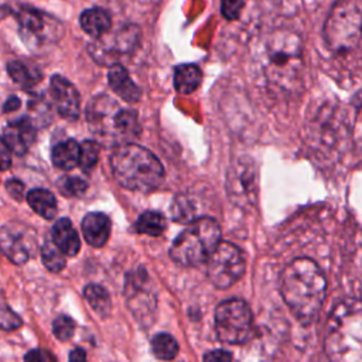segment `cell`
I'll use <instances>...</instances> for the list:
<instances>
[{
    "label": "cell",
    "instance_id": "obj_1",
    "mask_svg": "<svg viewBox=\"0 0 362 362\" xmlns=\"http://www.w3.org/2000/svg\"><path fill=\"white\" fill-rule=\"evenodd\" d=\"M280 293L291 314L301 324L308 325L321 311L327 294V280L313 259L297 257L281 272Z\"/></svg>",
    "mask_w": 362,
    "mask_h": 362
},
{
    "label": "cell",
    "instance_id": "obj_2",
    "mask_svg": "<svg viewBox=\"0 0 362 362\" xmlns=\"http://www.w3.org/2000/svg\"><path fill=\"white\" fill-rule=\"evenodd\" d=\"M110 167L122 187L137 192H151L164 180L160 160L150 150L134 143L117 146L110 157Z\"/></svg>",
    "mask_w": 362,
    "mask_h": 362
},
{
    "label": "cell",
    "instance_id": "obj_3",
    "mask_svg": "<svg viewBox=\"0 0 362 362\" xmlns=\"http://www.w3.org/2000/svg\"><path fill=\"white\" fill-rule=\"evenodd\" d=\"M90 130L107 143L124 144L140 134L137 112L124 109L107 95L95 96L86 107Z\"/></svg>",
    "mask_w": 362,
    "mask_h": 362
},
{
    "label": "cell",
    "instance_id": "obj_4",
    "mask_svg": "<svg viewBox=\"0 0 362 362\" xmlns=\"http://www.w3.org/2000/svg\"><path fill=\"white\" fill-rule=\"evenodd\" d=\"M221 243V228L212 218H199L181 232L171 245L170 256L181 266L206 263Z\"/></svg>",
    "mask_w": 362,
    "mask_h": 362
},
{
    "label": "cell",
    "instance_id": "obj_5",
    "mask_svg": "<svg viewBox=\"0 0 362 362\" xmlns=\"http://www.w3.org/2000/svg\"><path fill=\"white\" fill-rule=\"evenodd\" d=\"M324 40L334 52L355 48L362 38V13L351 0H338L324 24Z\"/></svg>",
    "mask_w": 362,
    "mask_h": 362
},
{
    "label": "cell",
    "instance_id": "obj_6",
    "mask_svg": "<svg viewBox=\"0 0 362 362\" xmlns=\"http://www.w3.org/2000/svg\"><path fill=\"white\" fill-rule=\"evenodd\" d=\"M270 78L293 81L301 69V40L288 30L274 33L267 44Z\"/></svg>",
    "mask_w": 362,
    "mask_h": 362
},
{
    "label": "cell",
    "instance_id": "obj_7",
    "mask_svg": "<svg viewBox=\"0 0 362 362\" xmlns=\"http://www.w3.org/2000/svg\"><path fill=\"white\" fill-rule=\"evenodd\" d=\"M253 317L249 305L239 298L222 301L215 310V331L219 341L243 344L250 338Z\"/></svg>",
    "mask_w": 362,
    "mask_h": 362
},
{
    "label": "cell",
    "instance_id": "obj_8",
    "mask_svg": "<svg viewBox=\"0 0 362 362\" xmlns=\"http://www.w3.org/2000/svg\"><path fill=\"white\" fill-rule=\"evenodd\" d=\"M23 41L30 48L51 45L62 35L61 23L52 16L30 6H21L14 13Z\"/></svg>",
    "mask_w": 362,
    "mask_h": 362
},
{
    "label": "cell",
    "instance_id": "obj_9",
    "mask_svg": "<svg viewBox=\"0 0 362 362\" xmlns=\"http://www.w3.org/2000/svg\"><path fill=\"white\" fill-rule=\"evenodd\" d=\"M140 30L134 24H126L120 27L112 35H102L89 45L90 57L99 64L113 66L119 64V59L124 55L133 54L139 45Z\"/></svg>",
    "mask_w": 362,
    "mask_h": 362
},
{
    "label": "cell",
    "instance_id": "obj_10",
    "mask_svg": "<svg viewBox=\"0 0 362 362\" xmlns=\"http://www.w3.org/2000/svg\"><path fill=\"white\" fill-rule=\"evenodd\" d=\"M206 273L218 288H229L245 273V257L230 242H221L206 260Z\"/></svg>",
    "mask_w": 362,
    "mask_h": 362
},
{
    "label": "cell",
    "instance_id": "obj_11",
    "mask_svg": "<svg viewBox=\"0 0 362 362\" xmlns=\"http://www.w3.org/2000/svg\"><path fill=\"white\" fill-rule=\"evenodd\" d=\"M1 250L16 264L25 263L35 250V233L25 225L8 222L0 232Z\"/></svg>",
    "mask_w": 362,
    "mask_h": 362
},
{
    "label": "cell",
    "instance_id": "obj_12",
    "mask_svg": "<svg viewBox=\"0 0 362 362\" xmlns=\"http://www.w3.org/2000/svg\"><path fill=\"white\" fill-rule=\"evenodd\" d=\"M228 192L240 206H250L256 201V171L252 163H238L228 174Z\"/></svg>",
    "mask_w": 362,
    "mask_h": 362
},
{
    "label": "cell",
    "instance_id": "obj_13",
    "mask_svg": "<svg viewBox=\"0 0 362 362\" xmlns=\"http://www.w3.org/2000/svg\"><path fill=\"white\" fill-rule=\"evenodd\" d=\"M49 93L59 116L69 120L79 117L81 98L76 88L66 78L52 75L49 81Z\"/></svg>",
    "mask_w": 362,
    "mask_h": 362
},
{
    "label": "cell",
    "instance_id": "obj_14",
    "mask_svg": "<svg viewBox=\"0 0 362 362\" xmlns=\"http://www.w3.org/2000/svg\"><path fill=\"white\" fill-rule=\"evenodd\" d=\"M126 296L134 315L140 317L143 314L141 310H144V315L153 313L154 305L148 304V301L156 304V300L151 287H148V274H146L143 269L134 270V273L127 277Z\"/></svg>",
    "mask_w": 362,
    "mask_h": 362
},
{
    "label": "cell",
    "instance_id": "obj_15",
    "mask_svg": "<svg viewBox=\"0 0 362 362\" xmlns=\"http://www.w3.org/2000/svg\"><path fill=\"white\" fill-rule=\"evenodd\" d=\"M35 140V126L28 117H20L10 122L3 129L1 143L14 154L23 156Z\"/></svg>",
    "mask_w": 362,
    "mask_h": 362
},
{
    "label": "cell",
    "instance_id": "obj_16",
    "mask_svg": "<svg viewBox=\"0 0 362 362\" xmlns=\"http://www.w3.org/2000/svg\"><path fill=\"white\" fill-rule=\"evenodd\" d=\"M107 82L113 92L127 103H136L141 98V89L133 82L129 71L122 65L116 64L109 68Z\"/></svg>",
    "mask_w": 362,
    "mask_h": 362
},
{
    "label": "cell",
    "instance_id": "obj_17",
    "mask_svg": "<svg viewBox=\"0 0 362 362\" xmlns=\"http://www.w3.org/2000/svg\"><path fill=\"white\" fill-rule=\"evenodd\" d=\"M85 240L93 247H102L110 236V221L102 212H90L82 219Z\"/></svg>",
    "mask_w": 362,
    "mask_h": 362
},
{
    "label": "cell",
    "instance_id": "obj_18",
    "mask_svg": "<svg viewBox=\"0 0 362 362\" xmlns=\"http://www.w3.org/2000/svg\"><path fill=\"white\" fill-rule=\"evenodd\" d=\"M51 239L66 256H75L81 249V240L72 222L68 218L55 221L51 228Z\"/></svg>",
    "mask_w": 362,
    "mask_h": 362
},
{
    "label": "cell",
    "instance_id": "obj_19",
    "mask_svg": "<svg viewBox=\"0 0 362 362\" xmlns=\"http://www.w3.org/2000/svg\"><path fill=\"white\" fill-rule=\"evenodd\" d=\"M81 28L92 35L93 38H100L102 35L107 34L112 28V17L110 14L100 7L86 8L79 16Z\"/></svg>",
    "mask_w": 362,
    "mask_h": 362
},
{
    "label": "cell",
    "instance_id": "obj_20",
    "mask_svg": "<svg viewBox=\"0 0 362 362\" xmlns=\"http://www.w3.org/2000/svg\"><path fill=\"white\" fill-rule=\"evenodd\" d=\"M51 160L52 164L61 170L68 171L75 168L81 161V144L74 139L59 141L52 147Z\"/></svg>",
    "mask_w": 362,
    "mask_h": 362
},
{
    "label": "cell",
    "instance_id": "obj_21",
    "mask_svg": "<svg viewBox=\"0 0 362 362\" xmlns=\"http://www.w3.org/2000/svg\"><path fill=\"white\" fill-rule=\"evenodd\" d=\"M202 82V71L195 64H181L174 69V88L178 93L189 95Z\"/></svg>",
    "mask_w": 362,
    "mask_h": 362
},
{
    "label": "cell",
    "instance_id": "obj_22",
    "mask_svg": "<svg viewBox=\"0 0 362 362\" xmlns=\"http://www.w3.org/2000/svg\"><path fill=\"white\" fill-rule=\"evenodd\" d=\"M27 202L34 212H37L44 219H55L57 216V201L52 192L44 188L31 189L27 194Z\"/></svg>",
    "mask_w": 362,
    "mask_h": 362
},
{
    "label": "cell",
    "instance_id": "obj_23",
    "mask_svg": "<svg viewBox=\"0 0 362 362\" xmlns=\"http://www.w3.org/2000/svg\"><path fill=\"white\" fill-rule=\"evenodd\" d=\"M7 72L10 78L23 89L34 88L42 78L41 72L37 68L28 66L23 61H8L7 62Z\"/></svg>",
    "mask_w": 362,
    "mask_h": 362
},
{
    "label": "cell",
    "instance_id": "obj_24",
    "mask_svg": "<svg viewBox=\"0 0 362 362\" xmlns=\"http://www.w3.org/2000/svg\"><path fill=\"white\" fill-rule=\"evenodd\" d=\"M167 228L165 216L157 211L143 212L134 223V229L139 233H146L150 236L161 235Z\"/></svg>",
    "mask_w": 362,
    "mask_h": 362
},
{
    "label": "cell",
    "instance_id": "obj_25",
    "mask_svg": "<svg viewBox=\"0 0 362 362\" xmlns=\"http://www.w3.org/2000/svg\"><path fill=\"white\" fill-rule=\"evenodd\" d=\"M85 298L89 303V305L98 313L100 317H107L110 314L112 303L109 293L99 284H88L85 287Z\"/></svg>",
    "mask_w": 362,
    "mask_h": 362
},
{
    "label": "cell",
    "instance_id": "obj_26",
    "mask_svg": "<svg viewBox=\"0 0 362 362\" xmlns=\"http://www.w3.org/2000/svg\"><path fill=\"white\" fill-rule=\"evenodd\" d=\"M41 260L44 266L54 273L61 272L65 267V255L54 243V240L51 239V235L45 238V242L41 246Z\"/></svg>",
    "mask_w": 362,
    "mask_h": 362
},
{
    "label": "cell",
    "instance_id": "obj_27",
    "mask_svg": "<svg viewBox=\"0 0 362 362\" xmlns=\"http://www.w3.org/2000/svg\"><path fill=\"white\" fill-rule=\"evenodd\" d=\"M153 354L161 361H171L178 354V344L170 334H158L151 341Z\"/></svg>",
    "mask_w": 362,
    "mask_h": 362
},
{
    "label": "cell",
    "instance_id": "obj_28",
    "mask_svg": "<svg viewBox=\"0 0 362 362\" xmlns=\"http://www.w3.org/2000/svg\"><path fill=\"white\" fill-rule=\"evenodd\" d=\"M99 143L95 140H85L81 144V161L79 167L82 168L83 173H89L93 170V167L98 163L99 157Z\"/></svg>",
    "mask_w": 362,
    "mask_h": 362
},
{
    "label": "cell",
    "instance_id": "obj_29",
    "mask_svg": "<svg viewBox=\"0 0 362 362\" xmlns=\"http://www.w3.org/2000/svg\"><path fill=\"white\" fill-rule=\"evenodd\" d=\"M173 218L177 222H194L195 221V209L192 202L187 197H177L171 205Z\"/></svg>",
    "mask_w": 362,
    "mask_h": 362
},
{
    "label": "cell",
    "instance_id": "obj_30",
    "mask_svg": "<svg viewBox=\"0 0 362 362\" xmlns=\"http://www.w3.org/2000/svg\"><path fill=\"white\" fill-rule=\"evenodd\" d=\"M57 185H58V189L61 191V194L66 195V197H79L88 188L86 181H83L82 178H78V177H71V175H65V177L59 178Z\"/></svg>",
    "mask_w": 362,
    "mask_h": 362
},
{
    "label": "cell",
    "instance_id": "obj_31",
    "mask_svg": "<svg viewBox=\"0 0 362 362\" xmlns=\"http://www.w3.org/2000/svg\"><path fill=\"white\" fill-rule=\"evenodd\" d=\"M75 331V322L68 315H59L52 322V332L59 341H68Z\"/></svg>",
    "mask_w": 362,
    "mask_h": 362
},
{
    "label": "cell",
    "instance_id": "obj_32",
    "mask_svg": "<svg viewBox=\"0 0 362 362\" xmlns=\"http://www.w3.org/2000/svg\"><path fill=\"white\" fill-rule=\"evenodd\" d=\"M243 6V0H221V13L228 21H235L239 18Z\"/></svg>",
    "mask_w": 362,
    "mask_h": 362
},
{
    "label": "cell",
    "instance_id": "obj_33",
    "mask_svg": "<svg viewBox=\"0 0 362 362\" xmlns=\"http://www.w3.org/2000/svg\"><path fill=\"white\" fill-rule=\"evenodd\" d=\"M1 325L4 329H16L21 325L20 318L7 307H3L1 311Z\"/></svg>",
    "mask_w": 362,
    "mask_h": 362
},
{
    "label": "cell",
    "instance_id": "obj_34",
    "mask_svg": "<svg viewBox=\"0 0 362 362\" xmlns=\"http://www.w3.org/2000/svg\"><path fill=\"white\" fill-rule=\"evenodd\" d=\"M202 362H232V354L225 349L209 351L204 355Z\"/></svg>",
    "mask_w": 362,
    "mask_h": 362
},
{
    "label": "cell",
    "instance_id": "obj_35",
    "mask_svg": "<svg viewBox=\"0 0 362 362\" xmlns=\"http://www.w3.org/2000/svg\"><path fill=\"white\" fill-rule=\"evenodd\" d=\"M6 189L7 192L16 198V199H21L23 198V194H24V185L17 181V180H10L6 182Z\"/></svg>",
    "mask_w": 362,
    "mask_h": 362
},
{
    "label": "cell",
    "instance_id": "obj_36",
    "mask_svg": "<svg viewBox=\"0 0 362 362\" xmlns=\"http://www.w3.org/2000/svg\"><path fill=\"white\" fill-rule=\"evenodd\" d=\"M24 362H51V359H49V356L44 351L33 349V351H30L25 355Z\"/></svg>",
    "mask_w": 362,
    "mask_h": 362
},
{
    "label": "cell",
    "instance_id": "obj_37",
    "mask_svg": "<svg viewBox=\"0 0 362 362\" xmlns=\"http://www.w3.org/2000/svg\"><path fill=\"white\" fill-rule=\"evenodd\" d=\"M21 106V100L17 98V96H8L7 100L4 102V106H3V112L4 113H8V112H14L17 110L18 107Z\"/></svg>",
    "mask_w": 362,
    "mask_h": 362
},
{
    "label": "cell",
    "instance_id": "obj_38",
    "mask_svg": "<svg viewBox=\"0 0 362 362\" xmlns=\"http://www.w3.org/2000/svg\"><path fill=\"white\" fill-rule=\"evenodd\" d=\"M69 362H88L86 354L82 348H75L69 354Z\"/></svg>",
    "mask_w": 362,
    "mask_h": 362
},
{
    "label": "cell",
    "instance_id": "obj_39",
    "mask_svg": "<svg viewBox=\"0 0 362 362\" xmlns=\"http://www.w3.org/2000/svg\"><path fill=\"white\" fill-rule=\"evenodd\" d=\"M10 154H11V151L1 143V168L3 170H7L8 168V165H10Z\"/></svg>",
    "mask_w": 362,
    "mask_h": 362
}]
</instances>
